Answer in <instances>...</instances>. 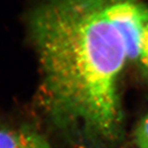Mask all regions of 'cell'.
<instances>
[{
  "label": "cell",
  "instance_id": "cell-1",
  "mask_svg": "<svg viewBox=\"0 0 148 148\" xmlns=\"http://www.w3.org/2000/svg\"><path fill=\"white\" fill-rule=\"evenodd\" d=\"M106 0H45L29 17L41 72L40 98L76 143L108 147L122 135L119 81L127 59Z\"/></svg>",
  "mask_w": 148,
  "mask_h": 148
},
{
  "label": "cell",
  "instance_id": "cell-2",
  "mask_svg": "<svg viewBox=\"0 0 148 148\" xmlns=\"http://www.w3.org/2000/svg\"><path fill=\"white\" fill-rule=\"evenodd\" d=\"M106 15L121 38L127 59H139L143 33V7L129 2L109 3Z\"/></svg>",
  "mask_w": 148,
  "mask_h": 148
},
{
  "label": "cell",
  "instance_id": "cell-3",
  "mask_svg": "<svg viewBox=\"0 0 148 148\" xmlns=\"http://www.w3.org/2000/svg\"><path fill=\"white\" fill-rule=\"evenodd\" d=\"M0 148H51L40 132L28 126L0 128Z\"/></svg>",
  "mask_w": 148,
  "mask_h": 148
},
{
  "label": "cell",
  "instance_id": "cell-4",
  "mask_svg": "<svg viewBox=\"0 0 148 148\" xmlns=\"http://www.w3.org/2000/svg\"><path fill=\"white\" fill-rule=\"evenodd\" d=\"M143 33L139 59L148 69V9L143 8Z\"/></svg>",
  "mask_w": 148,
  "mask_h": 148
},
{
  "label": "cell",
  "instance_id": "cell-5",
  "mask_svg": "<svg viewBox=\"0 0 148 148\" xmlns=\"http://www.w3.org/2000/svg\"><path fill=\"white\" fill-rule=\"evenodd\" d=\"M136 141L139 148H148V116H147L136 131Z\"/></svg>",
  "mask_w": 148,
  "mask_h": 148
}]
</instances>
